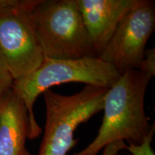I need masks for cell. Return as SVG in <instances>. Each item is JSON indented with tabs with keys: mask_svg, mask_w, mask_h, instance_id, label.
I'll return each mask as SVG.
<instances>
[{
	"mask_svg": "<svg viewBox=\"0 0 155 155\" xmlns=\"http://www.w3.org/2000/svg\"><path fill=\"white\" fill-rule=\"evenodd\" d=\"M141 72L146 73L151 77L155 74V49L147 50L144 54V58L139 65V69Z\"/></svg>",
	"mask_w": 155,
	"mask_h": 155,
	"instance_id": "cell-11",
	"label": "cell"
},
{
	"mask_svg": "<svg viewBox=\"0 0 155 155\" xmlns=\"http://www.w3.org/2000/svg\"><path fill=\"white\" fill-rule=\"evenodd\" d=\"M12 78L0 63V97L12 88Z\"/></svg>",
	"mask_w": 155,
	"mask_h": 155,
	"instance_id": "cell-12",
	"label": "cell"
},
{
	"mask_svg": "<svg viewBox=\"0 0 155 155\" xmlns=\"http://www.w3.org/2000/svg\"><path fill=\"white\" fill-rule=\"evenodd\" d=\"M154 29V2L136 0L98 58L120 75L130 70H138Z\"/></svg>",
	"mask_w": 155,
	"mask_h": 155,
	"instance_id": "cell-5",
	"label": "cell"
},
{
	"mask_svg": "<svg viewBox=\"0 0 155 155\" xmlns=\"http://www.w3.org/2000/svg\"><path fill=\"white\" fill-rule=\"evenodd\" d=\"M108 89L86 86L70 96L45 91L46 121L38 155H67L78 142L74 132L78 126L103 110Z\"/></svg>",
	"mask_w": 155,
	"mask_h": 155,
	"instance_id": "cell-4",
	"label": "cell"
},
{
	"mask_svg": "<svg viewBox=\"0 0 155 155\" xmlns=\"http://www.w3.org/2000/svg\"><path fill=\"white\" fill-rule=\"evenodd\" d=\"M127 144L124 141H116L104 147L102 155H117L120 151L126 150Z\"/></svg>",
	"mask_w": 155,
	"mask_h": 155,
	"instance_id": "cell-13",
	"label": "cell"
},
{
	"mask_svg": "<svg viewBox=\"0 0 155 155\" xmlns=\"http://www.w3.org/2000/svg\"><path fill=\"white\" fill-rule=\"evenodd\" d=\"M30 10L0 13V63L13 81L34 72L45 59Z\"/></svg>",
	"mask_w": 155,
	"mask_h": 155,
	"instance_id": "cell-6",
	"label": "cell"
},
{
	"mask_svg": "<svg viewBox=\"0 0 155 155\" xmlns=\"http://www.w3.org/2000/svg\"><path fill=\"white\" fill-rule=\"evenodd\" d=\"M121 75L111 65L98 57L73 60L51 59L45 57L36 71L13 81L12 89L24 102L32 128L31 139L38 137L42 128L35 117L33 106L38 97L50 87L68 83H85L86 86L109 88Z\"/></svg>",
	"mask_w": 155,
	"mask_h": 155,
	"instance_id": "cell-2",
	"label": "cell"
},
{
	"mask_svg": "<svg viewBox=\"0 0 155 155\" xmlns=\"http://www.w3.org/2000/svg\"><path fill=\"white\" fill-rule=\"evenodd\" d=\"M136 0H76L93 48L98 57Z\"/></svg>",
	"mask_w": 155,
	"mask_h": 155,
	"instance_id": "cell-7",
	"label": "cell"
},
{
	"mask_svg": "<svg viewBox=\"0 0 155 155\" xmlns=\"http://www.w3.org/2000/svg\"><path fill=\"white\" fill-rule=\"evenodd\" d=\"M154 132L155 125L154 124H153L150 131L144 137L141 143L139 144H134L131 143H129V145H127L126 150L129 151L132 155H155L152 147Z\"/></svg>",
	"mask_w": 155,
	"mask_h": 155,
	"instance_id": "cell-9",
	"label": "cell"
},
{
	"mask_svg": "<svg viewBox=\"0 0 155 155\" xmlns=\"http://www.w3.org/2000/svg\"><path fill=\"white\" fill-rule=\"evenodd\" d=\"M30 15L45 58L96 57L76 0H39Z\"/></svg>",
	"mask_w": 155,
	"mask_h": 155,
	"instance_id": "cell-3",
	"label": "cell"
},
{
	"mask_svg": "<svg viewBox=\"0 0 155 155\" xmlns=\"http://www.w3.org/2000/svg\"><path fill=\"white\" fill-rule=\"evenodd\" d=\"M39 0H0V13L15 9H32Z\"/></svg>",
	"mask_w": 155,
	"mask_h": 155,
	"instance_id": "cell-10",
	"label": "cell"
},
{
	"mask_svg": "<svg viewBox=\"0 0 155 155\" xmlns=\"http://www.w3.org/2000/svg\"><path fill=\"white\" fill-rule=\"evenodd\" d=\"M151 79L139 70L121 74L106 92L104 117L96 137L74 155H98L104 147L116 141L141 143L152 127L144 109L145 94Z\"/></svg>",
	"mask_w": 155,
	"mask_h": 155,
	"instance_id": "cell-1",
	"label": "cell"
},
{
	"mask_svg": "<svg viewBox=\"0 0 155 155\" xmlns=\"http://www.w3.org/2000/svg\"><path fill=\"white\" fill-rule=\"evenodd\" d=\"M31 135L26 106L11 88L0 97V155H31L26 146Z\"/></svg>",
	"mask_w": 155,
	"mask_h": 155,
	"instance_id": "cell-8",
	"label": "cell"
}]
</instances>
